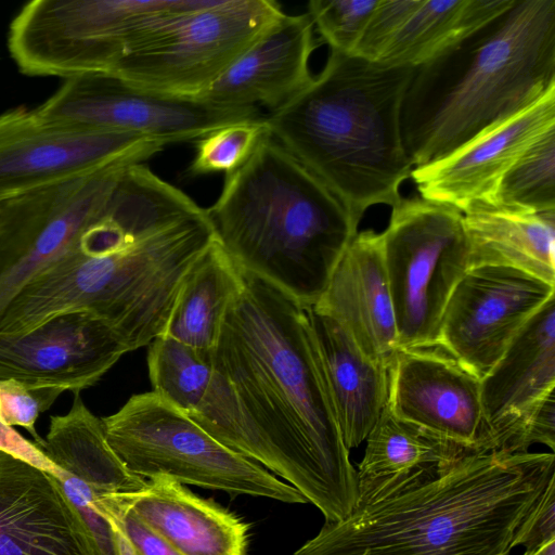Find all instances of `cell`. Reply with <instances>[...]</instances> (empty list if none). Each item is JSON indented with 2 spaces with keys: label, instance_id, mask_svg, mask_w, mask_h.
Instances as JSON below:
<instances>
[{
  "label": "cell",
  "instance_id": "obj_1",
  "mask_svg": "<svg viewBox=\"0 0 555 555\" xmlns=\"http://www.w3.org/2000/svg\"><path fill=\"white\" fill-rule=\"evenodd\" d=\"M241 272L212 364L242 415V455L295 488L326 522L340 521L358 504V477L307 308L264 279Z\"/></svg>",
  "mask_w": 555,
  "mask_h": 555
},
{
  "label": "cell",
  "instance_id": "obj_2",
  "mask_svg": "<svg viewBox=\"0 0 555 555\" xmlns=\"http://www.w3.org/2000/svg\"><path fill=\"white\" fill-rule=\"evenodd\" d=\"M215 241L206 208L143 163L131 164L77 245L8 305L0 334L23 335L59 314L89 311L108 322L129 351L150 345Z\"/></svg>",
  "mask_w": 555,
  "mask_h": 555
},
{
  "label": "cell",
  "instance_id": "obj_3",
  "mask_svg": "<svg viewBox=\"0 0 555 555\" xmlns=\"http://www.w3.org/2000/svg\"><path fill=\"white\" fill-rule=\"evenodd\" d=\"M553 477V452L475 451L358 503L295 555H508L522 517Z\"/></svg>",
  "mask_w": 555,
  "mask_h": 555
},
{
  "label": "cell",
  "instance_id": "obj_4",
  "mask_svg": "<svg viewBox=\"0 0 555 555\" xmlns=\"http://www.w3.org/2000/svg\"><path fill=\"white\" fill-rule=\"evenodd\" d=\"M414 70L330 50L321 73L264 116L270 135L334 193L358 227L371 206L399 202L414 168L401 133Z\"/></svg>",
  "mask_w": 555,
  "mask_h": 555
},
{
  "label": "cell",
  "instance_id": "obj_5",
  "mask_svg": "<svg viewBox=\"0 0 555 555\" xmlns=\"http://www.w3.org/2000/svg\"><path fill=\"white\" fill-rule=\"evenodd\" d=\"M555 86V0H514L415 67L401 109L414 168L453 152Z\"/></svg>",
  "mask_w": 555,
  "mask_h": 555
},
{
  "label": "cell",
  "instance_id": "obj_6",
  "mask_svg": "<svg viewBox=\"0 0 555 555\" xmlns=\"http://www.w3.org/2000/svg\"><path fill=\"white\" fill-rule=\"evenodd\" d=\"M206 211L217 242L242 271L306 308L323 295L358 233L343 203L270 133L227 173Z\"/></svg>",
  "mask_w": 555,
  "mask_h": 555
},
{
  "label": "cell",
  "instance_id": "obj_7",
  "mask_svg": "<svg viewBox=\"0 0 555 555\" xmlns=\"http://www.w3.org/2000/svg\"><path fill=\"white\" fill-rule=\"evenodd\" d=\"M101 420L109 447L139 478L166 477L232 495L307 503L295 488L222 444L153 391L131 396Z\"/></svg>",
  "mask_w": 555,
  "mask_h": 555
},
{
  "label": "cell",
  "instance_id": "obj_8",
  "mask_svg": "<svg viewBox=\"0 0 555 555\" xmlns=\"http://www.w3.org/2000/svg\"><path fill=\"white\" fill-rule=\"evenodd\" d=\"M197 0H34L12 20L8 49L27 76L109 73L170 16Z\"/></svg>",
  "mask_w": 555,
  "mask_h": 555
},
{
  "label": "cell",
  "instance_id": "obj_9",
  "mask_svg": "<svg viewBox=\"0 0 555 555\" xmlns=\"http://www.w3.org/2000/svg\"><path fill=\"white\" fill-rule=\"evenodd\" d=\"M382 235L398 348L437 347L446 306L470 266L462 212L401 197Z\"/></svg>",
  "mask_w": 555,
  "mask_h": 555
},
{
  "label": "cell",
  "instance_id": "obj_10",
  "mask_svg": "<svg viewBox=\"0 0 555 555\" xmlns=\"http://www.w3.org/2000/svg\"><path fill=\"white\" fill-rule=\"evenodd\" d=\"M283 13L272 0H198L109 72L138 88L196 99Z\"/></svg>",
  "mask_w": 555,
  "mask_h": 555
},
{
  "label": "cell",
  "instance_id": "obj_11",
  "mask_svg": "<svg viewBox=\"0 0 555 555\" xmlns=\"http://www.w3.org/2000/svg\"><path fill=\"white\" fill-rule=\"evenodd\" d=\"M129 165L72 176L0 203V315L31 279L77 245Z\"/></svg>",
  "mask_w": 555,
  "mask_h": 555
},
{
  "label": "cell",
  "instance_id": "obj_12",
  "mask_svg": "<svg viewBox=\"0 0 555 555\" xmlns=\"http://www.w3.org/2000/svg\"><path fill=\"white\" fill-rule=\"evenodd\" d=\"M44 119L100 130L129 132L163 144L197 141L214 129L260 117L258 107L219 106L197 99L151 92L111 73L64 79L34 108Z\"/></svg>",
  "mask_w": 555,
  "mask_h": 555
},
{
  "label": "cell",
  "instance_id": "obj_13",
  "mask_svg": "<svg viewBox=\"0 0 555 555\" xmlns=\"http://www.w3.org/2000/svg\"><path fill=\"white\" fill-rule=\"evenodd\" d=\"M164 146L134 133L59 124L23 106L9 109L0 114V203L109 165L144 163Z\"/></svg>",
  "mask_w": 555,
  "mask_h": 555
},
{
  "label": "cell",
  "instance_id": "obj_14",
  "mask_svg": "<svg viewBox=\"0 0 555 555\" xmlns=\"http://www.w3.org/2000/svg\"><path fill=\"white\" fill-rule=\"evenodd\" d=\"M555 285L503 266L470 267L443 311L438 347L481 379Z\"/></svg>",
  "mask_w": 555,
  "mask_h": 555
},
{
  "label": "cell",
  "instance_id": "obj_15",
  "mask_svg": "<svg viewBox=\"0 0 555 555\" xmlns=\"http://www.w3.org/2000/svg\"><path fill=\"white\" fill-rule=\"evenodd\" d=\"M127 352L105 320L89 311L66 312L23 335L0 334V379L79 393Z\"/></svg>",
  "mask_w": 555,
  "mask_h": 555
},
{
  "label": "cell",
  "instance_id": "obj_16",
  "mask_svg": "<svg viewBox=\"0 0 555 555\" xmlns=\"http://www.w3.org/2000/svg\"><path fill=\"white\" fill-rule=\"evenodd\" d=\"M552 128H555V86L442 158L413 168L410 177L422 197L461 212L476 204H495L502 178Z\"/></svg>",
  "mask_w": 555,
  "mask_h": 555
},
{
  "label": "cell",
  "instance_id": "obj_17",
  "mask_svg": "<svg viewBox=\"0 0 555 555\" xmlns=\"http://www.w3.org/2000/svg\"><path fill=\"white\" fill-rule=\"evenodd\" d=\"M388 377L386 405L396 416L476 450L483 425L479 378L438 346L398 348Z\"/></svg>",
  "mask_w": 555,
  "mask_h": 555
},
{
  "label": "cell",
  "instance_id": "obj_18",
  "mask_svg": "<svg viewBox=\"0 0 555 555\" xmlns=\"http://www.w3.org/2000/svg\"><path fill=\"white\" fill-rule=\"evenodd\" d=\"M0 555H101L60 481L1 450Z\"/></svg>",
  "mask_w": 555,
  "mask_h": 555
},
{
  "label": "cell",
  "instance_id": "obj_19",
  "mask_svg": "<svg viewBox=\"0 0 555 555\" xmlns=\"http://www.w3.org/2000/svg\"><path fill=\"white\" fill-rule=\"evenodd\" d=\"M313 33L308 13L283 12L196 99L219 106L278 109L313 79L309 62L319 46Z\"/></svg>",
  "mask_w": 555,
  "mask_h": 555
},
{
  "label": "cell",
  "instance_id": "obj_20",
  "mask_svg": "<svg viewBox=\"0 0 555 555\" xmlns=\"http://www.w3.org/2000/svg\"><path fill=\"white\" fill-rule=\"evenodd\" d=\"M312 308L337 321L370 360L389 367L398 333L382 233L356 234Z\"/></svg>",
  "mask_w": 555,
  "mask_h": 555
},
{
  "label": "cell",
  "instance_id": "obj_21",
  "mask_svg": "<svg viewBox=\"0 0 555 555\" xmlns=\"http://www.w3.org/2000/svg\"><path fill=\"white\" fill-rule=\"evenodd\" d=\"M181 555H247L248 525L170 478L114 496Z\"/></svg>",
  "mask_w": 555,
  "mask_h": 555
},
{
  "label": "cell",
  "instance_id": "obj_22",
  "mask_svg": "<svg viewBox=\"0 0 555 555\" xmlns=\"http://www.w3.org/2000/svg\"><path fill=\"white\" fill-rule=\"evenodd\" d=\"M35 444L61 469L55 478L67 498L101 515L107 500L137 491L146 482L125 467L106 440L102 420L79 393H74L66 414L50 417L46 437Z\"/></svg>",
  "mask_w": 555,
  "mask_h": 555
},
{
  "label": "cell",
  "instance_id": "obj_23",
  "mask_svg": "<svg viewBox=\"0 0 555 555\" xmlns=\"http://www.w3.org/2000/svg\"><path fill=\"white\" fill-rule=\"evenodd\" d=\"M324 378L344 441L360 446L388 400V367L370 360L334 319L307 308Z\"/></svg>",
  "mask_w": 555,
  "mask_h": 555
},
{
  "label": "cell",
  "instance_id": "obj_24",
  "mask_svg": "<svg viewBox=\"0 0 555 555\" xmlns=\"http://www.w3.org/2000/svg\"><path fill=\"white\" fill-rule=\"evenodd\" d=\"M554 388L555 296L530 318L480 379L483 425L478 440Z\"/></svg>",
  "mask_w": 555,
  "mask_h": 555
},
{
  "label": "cell",
  "instance_id": "obj_25",
  "mask_svg": "<svg viewBox=\"0 0 555 555\" xmlns=\"http://www.w3.org/2000/svg\"><path fill=\"white\" fill-rule=\"evenodd\" d=\"M365 440L357 470L358 503L430 476L476 451L396 416L387 405Z\"/></svg>",
  "mask_w": 555,
  "mask_h": 555
},
{
  "label": "cell",
  "instance_id": "obj_26",
  "mask_svg": "<svg viewBox=\"0 0 555 555\" xmlns=\"http://www.w3.org/2000/svg\"><path fill=\"white\" fill-rule=\"evenodd\" d=\"M470 267L515 268L555 285V210L476 204L462 212Z\"/></svg>",
  "mask_w": 555,
  "mask_h": 555
},
{
  "label": "cell",
  "instance_id": "obj_27",
  "mask_svg": "<svg viewBox=\"0 0 555 555\" xmlns=\"http://www.w3.org/2000/svg\"><path fill=\"white\" fill-rule=\"evenodd\" d=\"M241 287V269L216 240L188 273L163 333L212 351Z\"/></svg>",
  "mask_w": 555,
  "mask_h": 555
},
{
  "label": "cell",
  "instance_id": "obj_28",
  "mask_svg": "<svg viewBox=\"0 0 555 555\" xmlns=\"http://www.w3.org/2000/svg\"><path fill=\"white\" fill-rule=\"evenodd\" d=\"M514 0H421L376 63L417 67L508 9Z\"/></svg>",
  "mask_w": 555,
  "mask_h": 555
},
{
  "label": "cell",
  "instance_id": "obj_29",
  "mask_svg": "<svg viewBox=\"0 0 555 555\" xmlns=\"http://www.w3.org/2000/svg\"><path fill=\"white\" fill-rule=\"evenodd\" d=\"M147 367L152 391L190 416L210 388L212 351L197 349L163 333L150 344Z\"/></svg>",
  "mask_w": 555,
  "mask_h": 555
},
{
  "label": "cell",
  "instance_id": "obj_30",
  "mask_svg": "<svg viewBox=\"0 0 555 555\" xmlns=\"http://www.w3.org/2000/svg\"><path fill=\"white\" fill-rule=\"evenodd\" d=\"M496 205L527 210H555V128L530 145L502 178Z\"/></svg>",
  "mask_w": 555,
  "mask_h": 555
},
{
  "label": "cell",
  "instance_id": "obj_31",
  "mask_svg": "<svg viewBox=\"0 0 555 555\" xmlns=\"http://www.w3.org/2000/svg\"><path fill=\"white\" fill-rule=\"evenodd\" d=\"M267 134L264 116L218 127L196 141L188 173H230L249 158Z\"/></svg>",
  "mask_w": 555,
  "mask_h": 555
},
{
  "label": "cell",
  "instance_id": "obj_32",
  "mask_svg": "<svg viewBox=\"0 0 555 555\" xmlns=\"http://www.w3.org/2000/svg\"><path fill=\"white\" fill-rule=\"evenodd\" d=\"M534 443L555 450V392L539 399L498 427L485 433L477 451L528 452Z\"/></svg>",
  "mask_w": 555,
  "mask_h": 555
},
{
  "label": "cell",
  "instance_id": "obj_33",
  "mask_svg": "<svg viewBox=\"0 0 555 555\" xmlns=\"http://www.w3.org/2000/svg\"><path fill=\"white\" fill-rule=\"evenodd\" d=\"M378 0H311L308 15L330 50L352 54Z\"/></svg>",
  "mask_w": 555,
  "mask_h": 555
},
{
  "label": "cell",
  "instance_id": "obj_34",
  "mask_svg": "<svg viewBox=\"0 0 555 555\" xmlns=\"http://www.w3.org/2000/svg\"><path fill=\"white\" fill-rule=\"evenodd\" d=\"M62 392L53 388H33L14 379H0V421L11 427L25 428L34 442H39L42 438L36 430V422Z\"/></svg>",
  "mask_w": 555,
  "mask_h": 555
},
{
  "label": "cell",
  "instance_id": "obj_35",
  "mask_svg": "<svg viewBox=\"0 0 555 555\" xmlns=\"http://www.w3.org/2000/svg\"><path fill=\"white\" fill-rule=\"evenodd\" d=\"M421 0H378L351 55L376 63Z\"/></svg>",
  "mask_w": 555,
  "mask_h": 555
},
{
  "label": "cell",
  "instance_id": "obj_36",
  "mask_svg": "<svg viewBox=\"0 0 555 555\" xmlns=\"http://www.w3.org/2000/svg\"><path fill=\"white\" fill-rule=\"evenodd\" d=\"M552 539H555V477L522 517L511 545L531 550Z\"/></svg>",
  "mask_w": 555,
  "mask_h": 555
},
{
  "label": "cell",
  "instance_id": "obj_37",
  "mask_svg": "<svg viewBox=\"0 0 555 555\" xmlns=\"http://www.w3.org/2000/svg\"><path fill=\"white\" fill-rule=\"evenodd\" d=\"M104 514L125 534L135 555H181L114 499L105 505Z\"/></svg>",
  "mask_w": 555,
  "mask_h": 555
},
{
  "label": "cell",
  "instance_id": "obj_38",
  "mask_svg": "<svg viewBox=\"0 0 555 555\" xmlns=\"http://www.w3.org/2000/svg\"><path fill=\"white\" fill-rule=\"evenodd\" d=\"M0 450L57 477L61 469L34 442L0 421Z\"/></svg>",
  "mask_w": 555,
  "mask_h": 555
},
{
  "label": "cell",
  "instance_id": "obj_39",
  "mask_svg": "<svg viewBox=\"0 0 555 555\" xmlns=\"http://www.w3.org/2000/svg\"><path fill=\"white\" fill-rule=\"evenodd\" d=\"M113 526L116 532L119 555H135L131 544L129 543L125 534L116 525L113 524Z\"/></svg>",
  "mask_w": 555,
  "mask_h": 555
},
{
  "label": "cell",
  "instance_id": "obj_40",
  "mask_svg": "<svg viewBox=\"0 0 555 555\" xmlns=\"http://www.w3.org/2000/svg\"><path fill=\"white\" fill-rule=\"evenodd\" d=\"M524 555H555V539H552L534 548L526 550Z\"/></svg>",
  "mask_w": 555,
  "mask_h": 555
}]
</instances>
